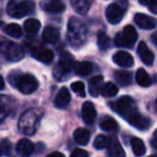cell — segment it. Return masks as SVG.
I'll use <instances>...</instances> for the list:
<instances>
[{"label":"cell","instance_id":"1","mask_svg":"<svg viewBox=\"0 0 157 157\" xmlns=\"http://www.w3.org/2000/svg\"><path fill=\"white\" fill-rule=\"evenodd\" d=\"M10 82L14 85L21 93L25 95L33 94L39 86L37 78L29 73H12L10 75Z\"/></svg>","mask_w":157,"mask_h":157},{"label":"cell","instance_id":"2","mask_svg":"<svg viewBox=\"0 0 157 157\" xmlns=\"http://www.w3.org/2000/svg\"><path fill=\"white\" fill-rule=\"evenodd\" d=\"M41 114L38 110L29 109L22 114L20 121H18V129L21 132L27 136L35 135L38 126H39Z\"/></svg>","mask_w":157,"mask_h":157},{"label":"cell","instance_id":"3","mask_svg":"<svg viewBox=\"0 0 157 157\" xmlns=\"http://www.w3.org/2000/svg\"><path fill=\"white\" fill-rule=\"evenodd\" d=\"M35 10V5L30 0H10L7 12L14 18H22Z\"/></svg>","mask_w":157,"mask_h":157},{"label":"cell","instance_id":"4","mask_svg":"<svg viewBox=\"0 0 157 157\" xmlns=\"http://www.w3.org/2000/svg\"><path fill=\"white\" fill-rule=\"evenodd\" d=\"M86 26L78 18H71L68 24V39L71 44H82L86 39Z\"/></svg>","mask_w":157,"mask_h":157},{"label":"cell","instance_id":"5","mask_svg":"<svg viewBox=\"0 0 157 157\" xmlns=\"http://www.w3.org/2000/svg\"><path fill=\"white\" fill-rule=\"evenodd\" d=\"M111 109L115 111L116 113L120 114L122 117H129L131 114L138 111L137 105H136V101L133 100L131 97L129 96H123L115 100L114 102L110 103Z\"/></svg>","mask_w":157,"mask_h":157},{"label":"cell","instance_id":"6","mask_svg":"<svg viewBox=\"0 0 157 157\" xmlns=\"http://www.w3.org/2000/svg\"><path fill=\"white\" fill-rule=\"evenodd\" d=\"M0 52L8 60L17 61L24 58V50L21 45L9 40H0Z\"/></svg>","mask_w":157,"mask_h":157},{"label":"cell","instance_id":"7","mask_svg":"<svg viewBox=\"0 0 157 157\" xmlns=\"http://www.w3.org/2000/svg\"><path fill=\"white\" fill-rule=\"evenodd\" d=\"M74 66L73 57L69 53H63L60 56L58 63L54 69V76L57 81H63L69 75Z\"/></svg>","mask_w":157,"mask_h":157},{"label":"cell","instance_id":"8","mask_svg":"<svg viewBox=\"0 0 157 157\" xmlns=\"http://www.w3.org/2000/svg\"><path fill=\"white\" fill-rule=\"evenodd\" d=\"M138 39V33L135 27L131 25H127L124 28L123 33H118L116 35L114 42H115L116 46L120 48H132V45L136 43Z\"/></svg>","mask_w":157,"mask_h":157},{"label":"cell","instance_id":"9","mask_svg":"<svg viewBox=\"0 0 157 157\" xmlns=\"http://www.w3.org/2000/svg\"><path fill=\"white\" fill-rule=\"evenodd\" d=\"M125 11L120 5L117 3H112L107 8L105 11V17L110 24H118L122 21Z\"/></svg>","mask_w":157,"mask_h":157},{"label":"cell","instance_id":"10","mask_svg":"<svg viewBox=\"0 0 157 157\" xmlns=\"http://www.w3.org/2000/svg\"><path fill=\"white\" fill-rule=\"evenodd\" d=\"M126 120L128 121V123L131 126L139 129V130H147L151 127V121L146 116L140 114L138 111L135 112L133 114H131Z\"/></svg>","mask_w":157,"mask_h":157},{"label":"cell","instance_id":"11","mask_svg":"<svg viewBox=\"0 0 157 157\" xmlns=\"http://www.w3.org/2000/svg\"><path fill=\"white\" fill-rule=\"evenodd\" d=\"M41 8L48 13H61L65 10V3L61 0H44L41 3Z\"/></svg>","mask_w":157,"mask_h":157},{"label":"cell","instance_id":"12","mask_svg":"<svg viewBox=\"0 0 157 157\" xmlns=\"http://www.w3.org/2000/svg\"><path fill=\"white\" fill-rule=\"evenodd\" d=\"M113 61L123 68H130L133 66V58L129 53L125 51H118L113 55Z\"/></svg>","mask_w":157,"mask_h":157},{"label":"cell","instance_id":"13","mask_svg":"<svg viewBox=\"0 0 157 157\" xmlns=\"http://www.w3.org/2000/svg\"><path fill=\"white\" fill-rule=\"evenodd\" d=\"M14 107V100L9 96H0V124L6 120L12 108Z\"/></svg>","mask_w":157,"mask_h":157},{"label":"cell","instance_id":"14","mask_svg":"<svg viewBox=\"0 0 157 157\" xmlns=\"http://www.w3.org/2000/svg\"><path fill=\"white\" fill-rule=\"evenodd\" d=\"M135 22L140 28L143 29H153L157 26V21L154 17H151V16L142 13L136 14Z\"/></svg>","mask_w":157,"mask_h":157},{"label":"cell","instance_id":"15","mask_svg":"<svg viewBox=\"0 0 157 157\" xmlns=\"http://www.w3.org/2000/svg\"><path fill=\"white\" fill-rule=\"evenodd\" d=\"M138 55H139L140 59L143 61V63L147 66H151L154 63V54L152 53V51H150V48H147V45L145 44V42H140L137 48Z\"/></svg>","mask_w":157,"mask_h":157},{"label":"cell","instance_id":"16","mask_svg":"<svg viewBox=\"0 0 157 157\" xmlns=\"http://www.w3.org/2000/svg\"><path fill=\"white\" fill-rule=\"evenodd\" d=\"M97 112L95 109L94 105L90 101H86L83 103L82 107V118L86 124H93L96 120Z\"/></svg>","mask_w":157,"mask_h":157},{"label":"cell","instance_id":"17","mask_svg":"<svg viewBox=\"0 0 157 157\" xmlns=\"http://www.w3.org/2000/svg\"><path fill=\"white\" fill-rule=\"evenodd\" d=\"M33 56L42 63H48L54 59V53L52 50L46 48H36L33 50Z\"/></svg>","mask_w":157,"mask_h":157},{"label":"cell","instance_id":"18","mask_svg":"<svg viewBox=\"0 0 157 157\" xmlns=\"http://www.w3.org/2000/svg\"><path fill=\"white\" fill-rule=\"evenodd\" d=\"M70 100H71V94H70L69 90L67 87H61L55 98V107L58 109H63L69 105Z\"/></svg>","mask_w":157,"mask_h":157},{"label":"cell","instance_id":"19","mask_svg":"<svg viewBox=\"0 0 157 157\" xmlns=\"http://www.w3.org/2000/svg\"><path fill=\"white\" fill-rule=\"evenodd\" d=\"M35 151V145L28 139H22L16 144V152L21 156H29Z\"/></svg>","mask_w":157,"mask_h":157},{"label":"cell","instance_id":"20","mask_svg":"<svg viewBox=\"0 0 157 157\" xmlns=\"http://www.w3.org/2000/svg\"><path fill=\"white\" fill-rule=\"evenodd\" d=\"M59 37H60L59 30L52 26H48L43 30V33H42L43 41L48 44H55L59 40Z\"/></svg>","mask_w":157,"mask_h":157},{"label":"cell","instance_id":"21","mask_svg":"<svg viewBox=\"0 0 157 157\" xmlns=\"http://www.w3.org/2000/svg\"><path fill=\"white\" fill-rule=\"evenodd\" d=\"M102 82H103L102 75H96L90 80V82H88V85H90V93L93 97H97L99 94H100L101 87H102Z\"/></svg>","mask_w":157,"mask_h":157},{"label":"cell","instance_id":"22","mask_svg":"<svg viewBox=\"0 0 157 157\" xmlns=\"http://www.w3.org/2000/svg\"><path fill=\"white\" fill-rule=\"evenodd\" d=\"M74 141L80 145H86L90 139V132L86 128H78L73 133Z\"/></svg>","mask_w":157,"mask_h":157},{"label":"cell","instance_id":"23","mask_svg":"<svg viewBox=\"0 0 157 157\" xmlns=\"http://www.w3.org/2000/svg\"><path fill=\"white\" fill-rule=\"evenodd\" d=\"M93 68H94L93 63H88V61H80V63H74V66H73L75 74L76 75H81V76L88 75V74L93 71Z\"/></svg>","mask_w":157,"mask_h":157},{"label":"cell","instance_id":"24","mask_svg":"<svg viewBox=\"0 0 157 157\" xmlns=\"http://www.w3.org/2000/svg\"><path fill=\"white\" fill-rule=\"evenodd\" d=\"M114 78L121 84L122 86H128L132 82V74L128 71H124V70H117L114 73Z\"/></svg>","mask_w":157,"mask_h":157},{"label":"cell","instance_id":"25","mask_svg":"<svg viewBox=\"0 0 157 157\" xmlns=\"http://www.w3.org/2000/svg\"><path fill=\"white\" fill-rule=\"evenodd\" d=\"M94 0H72V7L78 13L85 14L90 10Z\"/></svg>","mask_w":157,"mask_h":157},{"label":"cell","instance_id":"26","mask_svg":"<svg viewBox=\"0 0 157 157\" xmlns=\"http://www.w3.org/2000/svg\"><path fill=\"white\" fill-rule=\"evenodd\" d=\"M108 155L109 156H124L125 152L123 150L122 145L117 140H110V143L108 145Z\"/></svg>","mask_w":157,"mask_h":157},{"label":"cell","instance_id":"27","mask_svg":"<svg viewBox=\"0 0 157 157\" xmlns=\"http://www.w3.org/2000/svg\"><path fill=\"white\" fill-rule=\"evenodd\" d=\"M136 81L142 87H147V86L151 85L152 81H151L150 75L147 74V72L144 69H138L137 72H136Z\"/></svg>","mask_w":157,"mask_h":157},{"label":"cell","instance_id":"28","mask_svg":"<svg viewBox=\"0 0 157 157\" xmlns=\"http://www.w3.org/2000/svg\"><path fill=\"white\" fill-rule=\"evenodd\" d=\"M99 125H100V128L105 131L115 130V129L117 128V122H116L113 117H111V116H109V115H105V116H103V117H101L100 122H99Z\"/></svg>","mask_w":157,"mask_h":157},{"label":"cell","instance_id":"29","mask_svg":"<svg viewBox=\"0 0 157 157\" xmlns=\"http://www.w3.org/2000/svg\"><path fill=\"white\" fill-rule=\"evenodd\" d=\"M131 147H132L133 154L136 156H142V155L145 154V144H144V142L140 138L135 137L131 139Z\"/></svg>","mask_w":157,"mask_h":157},{"label":"cell","instance_id":"30","mask_svg":"<svg viewBox=\"0 0 157 157\" xmlns=\"http://www.w3.org/2000/svg\"><path fill=\"white\" fill-rule=\"evenodd\" d=\"M24 28L26 30L27 33H30V35H35L41 28V23L39 22L36 18H29V20L25 21L24 23Z\"/></svg>","mask_w":157,"mask_h":157},{"label":"cell","instance_id":"31","mask_svg":"<svg viewBox=\"0 0 157 157\" xmlns=\"http://www.w3.org/2000/svg\"><path fill=\"white\" fill-rule=\"evenodd\" d=\"M117 93H118L117 86L114 83H112V82H108V83L103 84L100 90V94L102 95L103 97H113V96H115Z\"/></svg>","mask_w":157,"mask_h":157},{"label":"cell","instance_id":"32","mask_svg":"<svg viewBox=\"0 0 157 157\" xmlns=\"http://www.w3.org/2000/svg\"><path fill=\"white\" fill-rule=\"evenodd\" d=\"M3 31L7 33L8 36L13 38H21L23 35V30L21 28L20 25L17 24H9L3 28Z\"/></svg>","mask_w":157,"mask_h":157},{"label":"cell","instance_id":"33","mask_svg":"<svg viewBox=\"0 0 157 157\" xmlns=\"http://www.w3.org/2000/svg\"><path fill=\"white\" fill-rule=\"evenodd\" d=\"M110 138L107 137L105 135H99L96 137V139L94 140V147L97 150H102V148L108 147L110 143Z\"/></svg>","mask_w":157,"mask_h":157},{"label":"cell","instance_id":"34","mask_svg":"<svg viewBox=\"0 0 157 157\" xmlns=\"http://www.w3.org/2000/svg\"><path fill=\"white\" fill-rule=\"evenodd\" d=\"M97 42H98V45H99V48H100V50H102V51L108 50V48H110V44H111L110 38L108 37L103 31L98 33V41Z\"/></svg>","mask_w":157,"mask_h":157},{"label":"cell","instance_id":"35","mask_svg":"<svg viewBox=\"0 0 157 157\" xmlns=\"http://www.w3.org/2000/svg\"><path fill=\"white\" fill-rule=\"evenodd\" d=\"M71 90L73 93H75L76 95H78L80 97H85V85H84L83 82L81 81H76L73 82L71 84Z\"/></svg>","mask_w":157,"mask_h":157},{"label":"cell","instance_id":"36","mask_svg":"<svg viewBox=\"0 0 157 157\" xmlns=\"http://www.w3.org/2000/svg\"><path fill=\"white\" fill-rule=\"evenodd\" d=\"M0 150H1V154L9 155L11 154V143L8 140H3L0 143Z\"/></svg>","mask_w":157,"mask_h":157},{"label":"cell","instance_id":"37","mask_svg":"<svg viewBox=\"0 0 157 157\" xmlns=\"http://www.w3.org/2000/svg\"><path fill=\"white\" fill-rule=\"evenodd\" d=\"M87 156H88V153L84 150H81V148H75L71 153V157H87Z\"/></svg>","mask_w":157,"mask_h":157},{"label":"cell","instance_id":"38","mask_svg":"<svg viewBox=\"0 0 157 157\" xmlns=\"http://www.w3.org/2000/svg\"><path fill=\"white\" fill-rule=\"evenodd\" d=\"M147 7H148V9L153 12V13L157 14V0H153L152 2H151Z\"/></svg>","mask_w":157,"mask_h":157},{"label":"cell","instance_id":"39","mask_svg":"<svg viewBox=\"0 0 157 157\" xmlns=\"http://www.w3.org/2000/svg\"><path fill=\"white\" fill-rule=\"evenodd\" d=\"M151 144H152L154 150H157V129L155 130L154 135H153V138H152V140H151Z\"/></svg>","mask_w":157,"mask_h":157},{"label":"cell","instance_id":"40","mask_svg":"<svg viewBox=\"0 0 157 157\" xmlns=\"http://www.w3.org/2000/svg\"><path fill=\"white\" fill-rule=\"evenodd\" d=\"M152 1H153V0H139V2L141 3L142 6H146V7H147V6L150 5Z\"/></svg>","mask_w":157,"mask_h":157},{"label":"cell","instance_id":"41","mask_svg":"<svg viewBox=\"0 0 157 157\" xmlns=\"http://www.w3.org/2000/svg\"><path fill=\"white\" fill-rule=\"evenodd\" d=\"M152 42L155 44V45L157 46V33H153V36H152Z\"/></svg>","mask_w":157,"mask_h":157},{"label":"cell","instance_id":"42","mask_svg":"<svg viewBox=\"0 0 157 157\" xmlns=\"http://www.w3.org/2000/svg\"><path fill=\"white\" fill-rule=\"evenodd\" d=\"M3 87H5V80H3L2 76L0 75V90H3Z\"/></svg>","mask_w":157,"mask_h":157},{"label":"cell","instance_id":"43","mask_svg":"<svg viewBox=\"0 0 157 157\" xmlns=\"http://www.w3.org/2000/svg\"><path fill=\"white\" fill-rule=\"evenodd\" d=\"M50 156H59V157H63V154H61V153H58V152H54V153H52V154H51Z\"/></svg>","mask_w":157,"mask_h":157},{"label":"cell","instance_id":"44","mask_svg":"<svg viewBox=\"0 0 157 157\" xmlns=\"http://www.w3.org/2000/svg\"><path fill=\"white\" fill-rule=\"evenodd\" d=\"M156 110H157V100H156Z\"/></svg>","mask_w":157,"mask_h":157},{"label":"cell","instance_id":"45","mask_svg":"<svg viewBox=\"0 0 157 157\" xmlns=\"http://www.w3.org/2000/svg\"><path fill=\"white\" fill-rule=\"evenodd\" d=\"M0 155H1V150H0Z\"/></svg>","mask_w":157,"mask_h":157}]
</instances>
